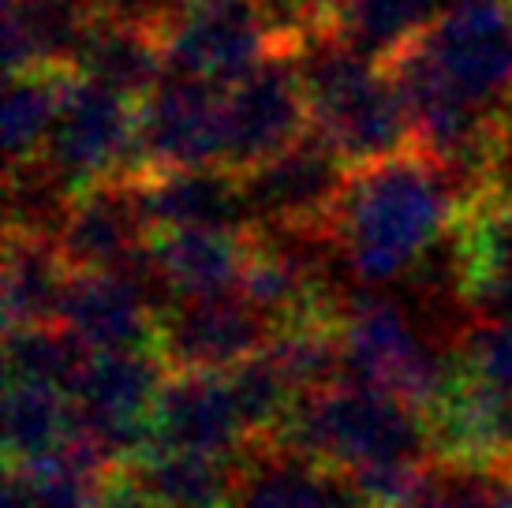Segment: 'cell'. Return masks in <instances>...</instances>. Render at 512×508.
<instances>
[{"label": "cell", "instance_id": "obj_20", "mask_svg": "<svg viewBox=\"0 0 512 508\" xmlns=\"http://www.w3.org/2000/svg\"><path fill=\"white\" fill-rule=\"evenodd\" d=\"M101 19L94 0H4V64L8 75L30 68H68Z\"/></svg>", "mask_w": 512, "mask_h": 508}, {"label": "cell", "instance_id": "obj_15", "mask_svg": "<svg viewBox=\"0 0 512 508\" xmlns=\"http://www.w3.org/2000/svg\"><path fill=\"white\" fill-rule=\"evenodd\" d=\"M150 236L131 184L113 180L72 198L53 243L72 273H131L146 262Z\"/></svg>", "mask_w": 512, "mask_h": 508}, {"label": "cell", "instance_id": "obj_29", "mask_svg": "<svg viewBox=\"0 0 512 508\" xmlns=\"http://www.w3.org/2000/svg\"><path fill=\"white\" fill-rule=\"evenodd\" d=\"M228 385H232V396H236V408H240L251 445L277 438L285 430L292 408L299 404V393L285 378V370L273 363L270 352H258L255 359L228 370Z\"/></svg>", "mask_w": 512, "mask_h": 508}, {"label": "cell", "instance_id": "obj_25", "mask_svg": "<svg viewBox=\"0 0 512 508\" xmlns=\"http://www.w3.org/2000/svg\"><path fill=\"white\" fill-rule=\"evenodd\" d=\"M75 71L68 68H30L8 75L4 86V150L8 169H23L42 161L57 116L68 101Z\"/></svg>", "mask_w": 512, "mask_h": 508}, {"label": "cell", "instance_id": "obj_27", "mask_svg": "<svg viewBox=\"0 0 512 508\" xmlns=\"http://www.w3.org/2000/svg\"><path fill=\"white\" fill-rule=\"evenodd\" d=\"M131 467L161 508H228L236 486V460H210L187 452H146Z\"/></svg>", "mask_w": 512, "mask_h": 508}, {"label": "cell", "instance_id": "obj_4", "mask_svg": "<svg viewBox=\"0 0 512 508\" xmlns=\"http://www.w3.org/2000/svg\"><path fill=\"white\" fill-rule=\"evenodd\" d=\"M337 329L344 381L397 396L415 411L427 408L456 367V348H441L415 329V318L397 299L352 296Z\"/></svg>", "mask_w": 512, "mask_h": 508}, {"label": "cell", "instance_id": "obj_7", "mask_svg": "<svg viewBox=\"0 0 512 508\" xmlns=\"http://www.w3.org/2000/svg\"><path fill=\"white\" fill-rule=\"evenodd\" d=\"M42 165L72 198L98 184H113L143 172L139 105L75 75L42 154Z\"/></svg>", "mask_w": 512, "mask_h": 508}, {"label": "cell", "instance_id": "obj_3", "mask_svg": "<svg viewBox=\"0 0 512 508\" xmlns=\"http://www.w3.org/2000/svg\"><path fill=\"white\" fill-rule=\"evenodd\" d=\"M273 441L341 475L397 460H434L423 415L412 404L352 381L299 396L285 430Z\"/></svg>", "mask_w": 512, "mask_h": 508}, {"label": "cell", "instance_id": "obj_11", "mask_svg": "<svg viewBox=\"0 0 512 508\" xmlns=\"http://www.w3.org/2000/svg\"><path fill=\"white\" fill-rule=\"evenodd\" d=\"M419 415L438 464L471 471L512 467V396L479 378L460 352L453 374Z\"/></svg>", "mask_w": 512, "mask_h": 508}, {"label": "cell", "instance_id": "obj_32", "mask_svg": "<svg viewBox=\"0 0 512 508\" xmlns=\"http://www.w3.org/2000/svg\"><path fill=\"white\" fill-rule=\"evenodd\" d=\"M494 184H501L505 191H512V113H509V120H505V142H501L498 180H494Z\"/></svg>", "mask_w": 512, "mask_h": 508}, {"label": "cell", "instance_id": "obj_9", "mask_svg": "<svg viewBox=\"0 0 512 508\" xmlns=\"http://www.w3.org/2000/svg\"><path fill=\"white\" fill-rule=\"evenodd\" d=\"M311 131V109L303 98L296 57L273 53L247 79L225 90L221 101V165L251 172L285 154Z\"/></svg>", "mask_w": 512, "mask_h": 508}, {"label": "cell", "instance_id": "obj_17", "mask_svg": "<svg viewBox=\"0 0 512 508\" xmlns=\"http://www.w3.org/2000/svg\"><path fill=\"white\" fill-rule=\"evenodd\" d=\"M128 184L150 232H172V228L251 232L255 228L240 172L225 169V165L146 169L128 176Z\"/></svg>", "mask_w": 512, "mask_h": 508}, {"label": "cell", "instance_id": "obj_10", "mask_svg": "<svg viewBox=\"0 0 512 508\" xmlns=\"http://www.w3.org/2000/svg\"><path fill=\"white\" fill-rule=\"evenodd\" d=\"M169 296L143 262L131 273H72L60 325L90 355L157 352V325Z\"/></svg>", "mask_w": 512, "mask_h": 508}, {"label": "cell", "instance_id": "obj_30", "mask_svg": "<svg viewBox=\"0 0 512 508\" xmlns=\"http://www.w3.org/2000/svg\"><path fill=\"white\" fill-rule=\"evenodd\" d=\"M456 352L479 378L512 396V318L468 322L456 337Z\"/></svg>", "mask_w": 512, "mask_h": 508}, {"label": "cell", "instance_id": "obj_16", "mask_svg": "<svg viewBox=\"0 0 512 508\" xmlns=\"http://www.w3.org/2000/svg\"><path fill=\"white\" fill-rule=\"evenodd\" d=\"M251 438L240 419L228 374H169L154 411L150 452H187L240 460Z\"/></svg>", "mask_w": 512, "mask_h": 508}, {"label": "cell", "instance_id": "obj_26", "mask_svg": "<svg viewBox=\"0 0 512 508\" xmlns=\"http://www.w3.org/2000/svg\"><path fill=\"white\" fill-rule=\"evenodd\" d=\"M445 8L449 0H344L329 34H337L363 57L389 64L419 42Z\"/></svg>", "mask_w": 512, "mask_h": 508}, {"label": "cell", "instance_id": "obj_21", "mask_svg": "<svg viewBox=\"0 0 512 508\" xmlns=\"http://www.w3.org/2000/svg\"><path fill=\"white\" fill-rule=\"evenodd\" d=\"M75 75H83L90 83L105 86V90L139 105L169 75L165 42H161L157 23L101 12L83 53L75 60Z\"/></svg>", "mask_w": 512, "mask_h": 508}, {"label": "cell", "instance_id": "obj_33", "mask_svg": "<svg viewBox=\"0 0 512 508\" xmlns=\"http://www.w3.org/2000/svg\"><path fill=\"white\" fill-rule=\"evenodd\" d=\"M498 508H512V467L498 471Z\"/></svg>", "mask_w": 512, "mask_h": 508}, {"label": "cell", "instance_id": "obj_18", "mask_svg": "<svg viewBox=\"0 0 512 508\" xmlns=\"http://www.w3.org/2000/svg\"><path fill=\"white\" fill-rule=\"evenodd\" d=\"M228 508H367L348 475L281 441L247 445Z\"/></svg>", "mask_w": 512, "mask_h": 508}, {"label": "cell", "instance_id": "obj_5", "mask_svg": "<svg viewBox=\"0 0 512 508\" xmlns=\"http://www.w3.org/2000/svg\"><path fill=\"white\" fill-rule=\"evenodd\" d=\"M157 30L172 75L217 90L236 86L266 57L281 53L262 0H161Z\"/></svg>", "mask_w": 512, "mask_h": 508}, {"label": "cell", "instance_id": "obj_19", "mask_svg": "<svg viewBox=\"0 0 512 508\" xmlns=\"http://www.w3.org/2000/svg\"><path fill=\"white\" fill-rule=\"evenodd\" d=\"M251 232H228V228L154 232L146 247V262L169 303L232 296L240 292L247 262H251Z\"/></svg>", "mask_w": 512, "mask_h": 508}, {"label": "cell", "instance_id": "obj_13", "mask_svg": "<svg viewBox=\"0 0 512 508\" xmlns=\"http://www.w3.org/2000/svg\"><path fill=\"white\" fill-rule=\"evenodd\" d=\"M221 101L225 90L169 71L154 94L139 101L143 172L221 165Z\"/></svg>", "mask_w": 512, "mask_h": 508}, {"label": "cell", "instance_id": "obj_23", "mask_svg": "<svg viewBox=\"0 0 512 508\" xmlns=\"http://www.w3.org/2000/svg\"><path fill=\"white\" fill-rule=\"evenodd\" d=\"M83 434L79 408L68 393L42 385H8L4 389V456L12 464L57 460Z\"/></svg>", "mask_w": 512, "mask_h": 508}, {"label": "cell", "instance_id": "obj_1", "mask_svg": "<svg viewBox=\"0 0 512 508\" xmlns=\"http://www.w3.org/2000/svg\"><path fill=\"white\" fill-rule=\"evenodd\" d=\"M464 195L423 146L356 165L329 221L333 251L367 288L412 277L453 232Z\"/></svg>", "mask_w": 512, "mask_h": 508}, {"label": "cell", "instance_id": "obj_6", "mask_svg": "<svg viewBox=\"0 0 512 508\" xmlns=\"http://www.w3.org/2000/svg\"><path fill=\"white\" fill-rule=\"evenodd\" d=\"M412 45L456 98L490 116L512 113V0H449Z\"/></svg>", "mask_w": 512, "mask_h": 508}, {"label": "cell", "instance_id": "obj_14", "mask_svg": "<svg viewBox=\"0 0 512 508\" xmlns=\"http://www.w3.org/2000/svg\"><path fill=\"white\" fill-rule=\"evenodd\" d=\"M453 247L468 322L512 318V191L490 184L471 195L453 225Z\"/></svg>", "mask_w": 512, "mask_h": 508}, {"label": "cell", "instance_id": "obj_12", "mask_svg": "<svg viewBox=\"0 0 512 508\" xmlns=\"http://www.w3.org/2000/svg\"><path fill=\"white\" fill-rule=\"evenodd\" d=\"M270 344L273 325L240 292L176 299L157 325V355L172 374H228Z\"/></svg>", "mask_w": 512, "mask_h": 508}, {"label": "cell", "instance_id": "obj_8", "mask_svg": "<svg viewBox=\"0 0 512 508\" xmlns=\"http://www.w3.org/2000/svg\"><path fill=\"white\" fill-rule=\"evenodd\" d=\"M352 169L356 165L311 127L285 154L270 157L266 165L240 176L255 228L329 236V221Z\"/></svg>", "mask_w": 512, "mask_h": 508}, {"label": "cell", "instance_id": "obj_31", "mask_svg": "<svg viewBox=\"0 0 512 508\" xmlns=\"http://www.w3.org/2000/svg\"><path fill=\"white\" fill-rule=\"evenodd\" d=\"M94 508H161L150 497L139 475L131 471V467H113L105 479H101V490H98V505Z\"/></svg>", "mask_w": 512, "mask_h": 508}, {"label": "cell", "instance_id": "obj_24", "mask_svg": "<svg viewBox=\"0 0 512 508\" xmlns=\"http://www.w3.org/2000/svg\"><path fill=\"white\" fill-rule=\"evenodd\" d=\"M109 471L113 464L79 434V441L57 460L8 467L4 508H94Z\"/></svg>", "mask_w": 512, "mask_h": 508}, {"label": "cell", "instance_id": "obj_2", "mask_svg": "<svg viewBox=\"0 0 512 508\" xmlns=\"http://www.w3.org/2000/svg\"><path fill=\"white\" fill-rule=\"evenodd\" d=\"M311 127L352 165L382 161L415 146L408 105L385 64L363 57L337 34H314L292 49Z\"/></svg>", "mask_w": 512, "mask_h": 508}, {"label": "cell", "instance_id": "obj_22", "mask_svg": "<svg viewBox=\"0 0 512 508\" xmlns=\"http://www.w3.org/2000/svg\"><path fill=\"white\" fill-rule=\"evenodd\" d=\"M72 284V266L64 262L57 243L45 236L8 232L4 247V325H57L60 307Z\"/></svg>", "mask_w": 512, "mask_h": 508}, {"label": "cell", "instance_id": "obj_28", "mask_svg": "<svg viewBox=\"0 0 512 508\" xmlns=\"http://www.w3.org/2000/svg\"><path fill=\"white\" fill-rule=\"evenodd\" d=\"M86 363H90V352L60 322L8 329V344H4L8 385H42V389H60L72 396Z\"/></svg>", "mask_w": 512, "mask_h": 508}]
</instances>
